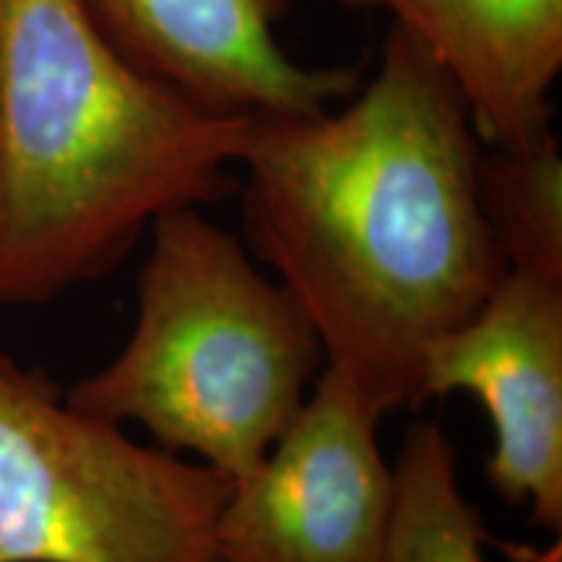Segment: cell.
I'll return each mask as SVG.
<instances>
[{
	"instance_id": "1",
	"label": "cell",
	"mask_w": 562,
	"mask_h": 562,
	"mask_svg": "<svg viewBox=\"0 0 562 562\" xmlns=\"http://www.w3.org/2000/svg\"><path fill=\"white\" fill-rule=\"evenodd\" d=\"M482 151L461 91L393 24L341 110L258 115L245 131V248L381 414L425 404L427 344L474 318L508 273L482 214Z\"/></svg>"
},
{
	"instance_id": "2",
	"label": "cell",
	"mask_w": 562,
	"mask_h": 562,
	"mask_svg": "<svg viewBox=\"0 0 562 562\" xmlns=\"http://www.w3.org/2000/svg\"><path fill=\"white\" fill-rule=\"evenodd\" d=\"M248 123L138 74L81 0H0V307L47 305L159 216L229 199Z\"/></svg>"
},
{
	"instance_id": "3",
	"label": "cell",
	"mask_w": 562,
	"mask_h": 562,
	"mask_svg": "<svg viewBox=\"0 0 562 562\" xmlns=\"http://www.w3.org/2000/svg\"><path fill=\"white\" fill-rule=\"evenodd\" d=\"M149 235L128 341L66 402L136 422L165 451L240 482L305 404L323 344L290 290L203 209L170 211Z\"/></svg>"
},
{
	"instance_id": "4",
	"label": "cell",
	"mask_w": 562,
	"mask_h": 562,
	"mask_svg": "<svg viewBox=\"0 0 562 562\" xmlns=\"http://www.w3.org/2000/svg\"><path fill=\"white\" fill-rule=\"evenodd\" d=\"M232 487L0 351V562H214Z\"/></svg>"
},
{
	"instance_id": "5",
	"label": "cell",
	"mask_w": 562,
	"mask_h": 562,
	"mask_svg": "<svg viewBox=\"0 0 562 562\" xmlns=\"http://www.w3.org/2000/svg\"><path fill=\"white\" fill-rule=\"evenodd\" d=\"M383 414L323 364L305 404L256 472L235 482L214 531V562H383L393 467Z\"/></svg>"
},
{
	"instance_id": "6",
	"label": "cell",
	"mask_w": 562,
	"mask_h": 562,
	"mask_svg": "<svg viewBox=\"0 0 562 562\" xmlns=\"http://www.w3.org/2000/svg\"><path fill=\"white\" fill-rule=\"evenodd\" d=\"M472 393L495 432L490 487L562 537V279L508 273L482 311L427 344L422 396Z\"/></svg>"
},
{
	"instance_id": "7",
	"label": "cell",
	"mask_w": 562,
	"mask_h": 562,
	"mask_svg": "<svg viewBox=\"0 0 562 562\" xmlns=\"http://www.w3.org/2000/svg\"><path fill=\"white\" fill-rule=\"evenodd\" d=\"M121 58L211 112L313 115L349 100L357 68L302 66L277 26L292 0H81Z\"/></svg>"
},
{
	"instance_id": "8",
	"label": "cell",
	"mask_w": 562,
	"mask_h": 562,
	"mask_svg": "<svg viewBox=\"0 0 562 562\" xmlns=\"http://www.w3.org/2000/svg\"><path fill=\"white\" fill-rule=\"evenodd\" d=\"M389 13L461 91L482 144L526 149L552 138L562 70V0H339Z\"/></svg>"
},
{
	"instance_id": "9",
	"label": "cell",
	"mask_w": 562,
	"mask_h": 562,
	"mask_svg": "<svg viewBox=\"0 0 562 562\" xmlns=\"http://www.w3.org/2000/svg\"><path fill=\"white\" fill-rule=\"evenodd\" d=\"M484 521L459 484V456L438 422H414L393 463L383 562H484Z\"/></svg>"
},
{
	"instance_id": "10",
	"label": "cell",
	"mask_w": 562,
	"mask_h": 562,
	"mask_svg": "<svg viewBox=\"0 0 562 562\" xmlns=\"http://www.w3.org/2000/svg\"><path fill=\"white\" fill-rule=\"evenodd\" d=\"M484 222L508 269L562 279V154L558 136L490 149L480 165Z\"/></svg>"
}]
</instances>
